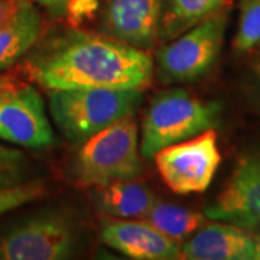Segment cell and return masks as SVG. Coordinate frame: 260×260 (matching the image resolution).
Returning a JSON list of instances; mask_svg holds the SVG:
<instances>
[{
	"label": "cell",
	"instance_id": "obj_7",
	"mask_svg": "<svg viewBox=\"0 0 260 260\" xmlns=\"http://www.w3.org/2000/svg\"><path fill=\"white\" fill-rule=\"evenodd\" d=\"M162 179L177 194L204 192L220 165L217 133L208 129L191 139L160 149L153 156Z\"/></svg>",
	"mask_w": 260,
	"mask_h": 260
},
{
	"label": "cell",
	"instance_id": "obj_24",
	"mask_svg": "<svg viewBox=\"0 0 260 260\" xmlns=\"http://www.w3.org/2000/svg\"><path fill=\"white\" fill-rule=\"evenodd\" d=\"M5 84H8V83H5V80H3V78H0V87H2V85H5Z\"/></svg>",
	"mask_w": 260,
	"mask_h": 260
},
{
	"label": "cell",
	"instance_id": "obj_3",
	"mask_svg": "<svg viewBox=\"0 0 260 260\" xmlns=\"http://www.w3.org/2000/svg\"><path fill=\"white\" fill-rule=\"evenodd\" d=\"M220 109L218 103L203 102L182 88L159 93L152 99L143 119L140 155L153 158L160 149L213 129Z\"/></svg>",
	"mask_w": 260,
	"mask_h": 260
},
{
	"label": "cell",
	"instance_id": "obj_17",
	"mask_svg": "<svg viewBox=\"0 0 260 260\" xmlns=\"http://www.w3.org/2000/svg\"><path fill=\"white\" fill-rule=\"evenodd\" d=\"M257 45H260V0H240V19L234 48L239 52H249Z\"/></svg>",
	"mask_w": 260,
	"mask_h": 260
},
{
	"label": "cell",
	"instance_id": "obj_6",
	"mask_svg": "<svg viewBox=\"0 0 260 260\" xmlns=\"http://www.w3.org/2000/svg\"><path fill=\"white\" fill-rule=\"evenodd\" d=\"M78 230L62 211H45L16 224L0 237L2 260H64L74 257Z\"/></svg>",
	"mask_w": 260,
	"mask_h": 260
},
{
	"label": "cell",
	"instance_id": "obj_5",
	"mask_svg": "<svg viewBox=\"0 0 260 260\" xmlns=\"http://www.w3.org/2000/svg\"><path fill=\"white\" fill-rule=\"evenodd\" d=\"M227 28L221 8L208 18L171 39L156 54V73L162 83H194L217 62Z\"/></svg>",
	"mask_w": 260,
	"mask_h": 260
},
{
	"label": "cell",
	"instance_id": "obj_1",
	"mask_svg": "<svg viewBox=\"0 0 260 260\" xmlns=\"http://www.w3.org/2000/svg\"><path fill=\"white\" fill-rule=\"evenodd\" d=\"M145 49L106 34L70 29L47 39L26 59V71L49 90H142L153 75Z\"/></svg>",
	"mask_w": 260,
	"mask_h": 260
},
{
	"label": "cell",
	"instance_id": "obj_8",
	"mask_svg": "<svg viewBox=\"0 0 260 260\" xmlns=\"http://www.w3.org/2000/svg\"><path fill=\"white\" fill-rule=\"evenodd\" d=\"M0 140L28 149H42L55 142L45 104L29 84L0 87Z\"/></svg>",
	"mask_w": 260,
	"mask_h": 260
},
{
	"label": "cell",
	"instance_id": "obj_18",
	"mask_svg": "<svg viewBox=\"0 0 260 260\" xmlns=\"http://www.w3.org/2000/svg\"><path fill=\"white\" fill-rule=\"evenodd\" d=\"M29 159L23 152L0 143V191L29 181Z\"/></svg>",
	"mask_w": 260,
	"mask_h": 260
},
{
	"label": "cell",
	"instance_id": "obj_23",
	"mask_svg": "<svg viewBox=\"0 0 260 260\" xmlns=\"http://www.w3.org/2000/svg\"><path fill=\"white\" fill-rule=\"evenodd\" d=\"M254 73H256V75H257V80H259V83H260V56H259V59L256 61V64H254Z\"/></svg>",
	"mask_w": 260,
	"mask_h": 260
},
{
	"label": "cell",
	"instance_id": "obj_15",
	"mask_svg": "<svg viewBox=\"0 0 260 260\" xmlns=\"http://www.w3.org/2000/svg\"><path fill=\"white\" fill-rule=\"evenodd\" d=\"M229 0H165L159 39L171 41L224 8Z\"/></svg>",
	"mask_w": 260,
	"mask_h": 260
},
{
	"label": "cell",
	"instance_id": "obj_20",
	"mask_svg": "<svg viewBox=\"0 0 260 260\" xmlns=\"http://www.w3.org/2000/svg\"><path fill=\"white\" fill-rule=\"evenodd\" d=\"M34 2L47 10L52 18H61L67 13L73 0H34Z\"/></svg>",
	"mask_w": 260,
	"mask_h": 260
},
{
	"label": "cell",
	"instance_id": "obj_11",
	"mask_svg": "<svg viewBox=\"0 0 260 260\" xmlns=\"http://www.w3.org/2000/svg\"><path fill=\"white\" fill-rule=\"evenodd\" d=\"M102 240L126 257L136 260L179 259L178 242L158 232L146 221L123 218L107 220L102 225Z\"/></svg>",
	"mask_w": 260,
	"mask_h": 260
},
{
	"label": "cell",
	"instance_id": "obj_19",
	"mask_svg": "<svg viewBox=\"0 0 260 260\" xmlns=\"http://www.w3.org/2000/svg\"><path fill=\"white\" fill-rule=\"evenodd\" d=\"M45 192V185L41 179H32L23 184L0 191V215L18 207L34 203Z\"/></svg>",
	"mask_w": 260,
	"mask_h": 260
},
{
	"label": "cell",
	"instance_id": "obj_21",
	"mask_svg": "<svg viewBox=\"0 0 260 260\" xmlns=\"http://www.w3.org/2000/svg\"><path fill=\"white\" fill-rule=\"evenodd\" d=\"M25 0H0V25L12 18Z\"/></svg>",
	"mask_w": 260,
	"mask_h": 260
},
{
	"label": "cell",
	"instance_id": "obj_4",
	"mask_svg": "<svg viewBox=\"0 0 260 260\" xmlns=\"http://www.w3.org/2000/svg\"><path fill=\"white\" fill-rule=\"evenodd\" d=\"M140 156L139 129L129 114L80 145L75 177L85 186L136 179L143 168Z\"/></svg>",
	"mask_w": 260,
	"mask_h": 260
},
{
	"label": "cell",
	"instance_id": "obj_16",
	"mask_svg": "<svg viewBox=\"0 0 260 260\" xmlns=\"http://www.w3.org/2000/svg\"><path fill=\"white\" fill-rule=\"evenodd\" d=\"M143 220L169 239L179 243L191 237L204 225L205 215L171 203L156 201Z\"/></svg>",
	"mask_w": 260,
	"mask_h": 260
},
{
	"label": "cell",
	"instance_id": "obj_9",
	"mask_svg": "<svg viewBox=\"0 0 260 260\" xmlns=\"http://www.w3.org/2000/svg\"><path fill=\"white\" fill-rule=\"evenodd\" d=\"M204 215L247 232L260 230V146L239 156L232 177Z\"/></svg>",
	"mask_w": 260,
	"mask_h": 260
},
{
	"label": "cell",
	"instance_id": "obj_14",
	"mask_svg": "<svg viewBox=\"0 0 260 260\" xmlns=\"http://www.w3.org/2000/svg\"><path fill=\"white\" fill-rule=\"evenodd\" d=\"M93 201L97 210L107 217L132 220L145 218L158 198L146 186L129 179L95 186Z\"/></svg>",
	"mask_w": 260,
	"mask_h": 260
},
{
	"label": "cell",
	"instance_id": "obj_10",
	"mask_svg": "<svg viewBox=\"0 0 260 260\" xmlns=\"http://www.w3.org/2000/svg\"><path fill=\"white\" fill-rule=\"evenodd\" d=\"M165 0H102L103 34L140 49H150L159 38Z\"/></svg>",
	"mask_w": 260,
	"mask_h": 260
},
{
	"label": "cell",
	"instance_id": "obj_22",
	"mask_svg": "<svg viewBox=\"0 0 260 260\" xmlns=\"http://www.w3.org/2000/svg\"><path fill=\"white\" fill-rule=\"evenodd\" d=\"M254 260H260V233L256 236V253H254Z\"/></svg>",
	"mask_w": 260,
	"mask_h": 260
},
{
	"label": "cell",
	"instance_id": "obj_13",
	"mask_svg": "<svg viewBox=\"0 0 260 260\" xmlns=\"http://www.w3.org/2000/svg\"><path fill=\"white\" fill-rule=\"evenodd\" d=\"M42 13L34 0H25L18 12L0 25V73L28 54L41 38Z\"/></svg>",
	"mask_w": 260,
	"mask_h": 260
},
{
	"label": "cell",
	"instance_id": "obj_2",
	"mask_svg": "<svg viewBox=\"0 0 260 260\" xmlns=\"http://www.w3.org/2000/svg\"><path fill=\"white\" fill-rule=\"evenodd\" d=\"M142 102V90L74 88L49 90L48 107L58 130L80 146L114 121L133 114Z\"/></svg>",
	"mask_w": 260,
	"mask_h": 260
},
{
	"label": "cell",
	"instance_id": "obj_12",
	"mask_svg": "<svg viewBox=\"0 0 260 260\" xmlns=\"http://www.w3.org/2000/svg\"><path fill=\"white\" fill-rule=\"evenodd\" d=\"M256 237L250 232L227 223L200 227L181 246L179 259L254 260Z\"/></svg>",
	"mask_w": 260,
	"mask_h": 260
}]
</instances>
